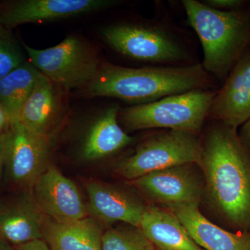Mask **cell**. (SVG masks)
Returning <instances> with one entry per match:
<instances>
[{
	"label": "cell",
	"mask_w": 250,
	"mask_h": 250,
	"mask_svg": "<svg viewBox=\"0 0 250 250\" xmlns=\"http://www.w3.org/2000/svg\"><path fill=\"white\" fill-rule=\"evenodd\" d=\"M198 166L213 209L236 232H250V154L236 129L220 122L212 126Z\"/></svg>",
	"instance_id": "1"
},
{
	"label": "cell",
	"mask_w": 250,
	"mask_h": 250,
	"mask_svg": "<svg viewBox=\"0 0 250 250\" xmlns=\"http://www.w3.org/2000/svg\"><path fill=\"white\" fill-rule=\"evenodd\" d=\"M211 75L202 64L183 66L132 68L105 63L85 92L90 97H108L137 104L152 103L170 95L207 90Z\"/></svg>",
	"instance_id": "2"
},
{
	"label": "cell",
	"mask_w": 250,
	"mask_h": 250,
	"mask_svg": "<svg viewBox=\"0 0 250 250\" xmlns=\"http://www.w3.org/2000/svg\"><path fill=\"white\" fill-rule=\"evenodd\" d=\"M182 4L201 42L206 71L219 80H226L249 45L250 15L218 11L196 0H184Z\"/></svg>",
	"instance_id": "3"
},
{
	"label": "cell",
	"mask_w": 250,
	"mask_h": 250,
	"mask_svg": "<svg viewBox=\"0 0 250 250\" xmlns=\"http://www.w3.org/2000/svg\"><path fill=\"white\" fill-rule=\"evenodd\" d=\"M216 93L196 90L125 108L118 113L128 129L164 128L197 134L208 116Z\"/></svg>",
	"instance_id": "4"
},
{
	"label": "cell",
	"mask_w": 250,
	"mask_h": 250,
	"mask_svg": "<svg viewBox=\"0 0 250 250\" xmlns=\"http://www.w3.org/2000/svg\"><path fill=\"white\" fill-rule=\"evenodd\" d=\"M201 154L202 141L197 134L169 130L140 144L132 155L118 164L116 170L121 177L134 181L174 166L199 165Z\"/></svg>",
	"instance_id": "5"
},
{
	"label": "cell",
	"mask_w": 250,
	"mask_h": 250,
	"mask_svg": "<svg viewBox=\"0 0 250 250\" xmlns=\"http://www.w3.org/2000/svg\"><path fill=\"white\" fill-rule=\"evenodd\" d=\"M105 42L128 58L152 64L180 63L187 52L175 36L158 24L122 23L101 31Z\"/></svg>",
	"instance_id": "6"
},
{
	"label": "cell",
	"mask_w": 250,
	"mask_h": 250,
	"mask_svg": "<svg viewBox=\"0 0 250 250\" xmlns=\"http://www.w3.org/2000/svg\"><path fill=\"white\" fill-rule=\"evenodd\" d=\"M28 61L56 84L66 89L85 88L96 76L100 65L96 54L76 36L44 49L23 43Z\"/></svg>",
	"instance_id": "7"
},
{
	"label": "cell",
	"mask_w": 250,
	"mask_h": 250,
	"mask_svg": "<svg viewBox=\"0 0 250 250\" xmlns=\"http://www.w3.org/2000/svg\"><path fill=\"white\" fill-rule=\"evenodd\" d=\"M49 137L37 134L18 121L4 132V170L10 183L31 190L49 166Z\"/></svg>",
	"instance_id": "8"
},
{
	"label": "cell",
	"mask_w": 250,
	"mask_h": 250,
	"mask_svg": "<svg viewBox=\"0 0 250 250\" xmlns=\"http://www.w3.org/2000/svg\"><path fill=\"white\" fill-rule=\"evenodd\" d=\"M195 164L174 166L151 172L133 181L140 191L167 207L198 205L205 192L203 179Z\"/></svg>",
	"instance_id": "9"
},
{
	"label": "cell",
	"mask_w": 250,
	"mask_h": 250,
	"mask_svg": "<svg viewBox=\"0 0 250 250\" xmlns=\"http://www.w3.org/2000/svg\"><path fill=\"white\" fill-rule=\"evenodd\" d=\"M112 0H18L0 4V23L8 29L76 17L106 9Z\"/></svg>",
	"instance_id": "10"
},
{
	"label": "cell",
	"mask_w": 250,
	"mask_h": 250,
	"mask_svg": "<svg viewBox=\"0 0 250 250\" xmlns=\"http://www.w3.org/2000/svg\"><path fill=\"white\" fill-rule=\"evenodd\" d=\"M38 207L46 217L60 223L88 217V207L75 183L49 165L31 189Z\"/></svg>",
	"instance_id": "11"
},
{
	"label": "cell",
	"mask_w": 250,
	"mask_h": 250,
	"mask_svg": "<svg viewBox=\"0 0 250 250\" xmlns=\"http://www.w3.org/2000/svg\"><path fill=\"white\" fill-rule=\"evenodd\" d=\"M208 116L235 129L250 118V50L241 56L215 94Z\"/></svg>",
	"instance_id": "12"
},
{
	"label": "cell",
	"mask_w": 250,
	"mask_h": 250,
	"mask_svg": "<svg viewBox=\"0 0 250 250\" xmlns=\"http://www.w3.org/2000/svg\"><path fill=\"white\" fill-rule=\"evenodd\" d=\"M45 218L31 190L0 198V239L16 246L42 238Z\"/></svg>",
	"instance_id": "13"
},
{
	"label": "cell",
	"mask_w": 250,
	"mask_h": 250,
	"mask_svg": "<svg viewBox=\"0 0 250 250\" xmlns=\"http://www.w3.org/2000/svg\"><path fill=\"white\" fill-rule=\"evenodd\" d=\"M88 213L105 223L122 222L139 228L146 206L134 194L120 188L90 182L87 184Z\"/></svg>",
	"instance_id": "14"
},
{
	"label": "cell",
	"mask_w": 250,
	"mask_h": 250,
	"mask_svg": "<svg viewBox=\"0 0 250 250\" xmlns=\"http://www.w3.org/2000/svg\"><path fill=\"white\" fill-rule=\"evenodd\" d=\"M194 241L205 250H250V232H231L205 218L198 205L168 207Z\"/></svg>",
	"instance_id": "15"
},
{
	"label": "cell",
	"mask_w": 250,
	"mask_h": 250,
	"mask_svg": "<svg viewBox=\"0 0 250 250\" xmlns=\"http://www.w3.org/2000/svg\"><path fill=\"white\" fill-rule=\"evenodd\" d=\"M119 108L110 106L95 118L87 131L80 148L83 160H100L115 154L134 141L118 121Z\"/></svg>",
	"instance_id": "16"
},
{
	"label": "cell",
	"mask_w": 250,
	"mask_h": 250,
	"mask_svg": "<svg viewBox=\"0 0 250 250\" xmlns=\"http://www.w3.org/2000/svg\"><path fill=\"white\" fill-rule=\"evenodd\" d=\"M139 228L156 250H205L169 210L148 206Z\"/></svg>",
	"instance_id": "17"
},
{
	"label": "cell",
	"mask_w": 250,
	"mask_h": 250,
	"mask_svg": "<svg viewBox=\"0 0 250 250\" xmlns=\"http://www.w3.org/2000/svg\"><path fill=\"white\" fill-rule=\"evenodd\" d=\"M104 233L98 222L89 216L70 223L46 217L42 238L52 250H102Z\"/></svg>",
	"instance_id": "18"
},
{
	"label": "cell",
	"mask_w": 250,
	"mask_h": 250,
	"mask_svg": "<svg viewBox=\"0 0 250 250\" xmlns=\"http://www.w3.org/2000/svg\"><path fill=\"white\" fill-rule=\"evenodd\" d=\"M54 85L40 72L17 120L31 131L48 137L60 116V102Z\"/></svg>",
	"instance_id": "19"
},
{
	"label": "cell",
	"mask_w": 250,
	"mask_h": 250,
	"mask_svg": "<svg viewBox=\"0 0 250 250\" xmlns=\"http://www.w3.org/2000/svg\"><path fill=\"white\" fill-rule=\"evenodd\" d=\"M39 74L27 61L0 79V105L7 113L10 123L17 121Z\"/></svg>",
	"instance_id": "20"
},
{
	"label": "cell",
	"mask_w": 250,
	"mask_h": 250,
	"mask_svg": "<svg viewBox=\"0 0 250 250\" xmlns=\"http://www.w3.org/2000/svg\"><path fill=\"white\" fill-rule=\"evenodd\" d=\"M139 228H112L104 233L102 250H155Z\"/></svg>",
	"instance_id": "21"
},
{
	"label": "cell",
	"mask_w": 250,
	"mask_h": 250,
	"mask_svg": "<svg viewBox=\"0 0 250 250\" xmlns=\"http://www.w3.org/2000/svg\"><path fill=\"white\" fill-rule=\"evenodd\" d=\"M26 54L12 30L0 23V79L27 62Z\"/></svg>",
	"instance_id": "22"
},
{
	"label": "cell",
	"mask_w": 250,
	"mask_h": 250,
	"mask_svg": "<svg viewBox=\"0 0 250 250\" xmlns=\"http://www.w3.org/2000/svg\"><path fill=\"white\" fill-rule=\"evenodd\" d=\"M204 4L212 9L221 11H239L240 8L245 4L241 0H207Z\"/></svg>",
	"instance_id": "23"
},
{
	"label": "cell",
	"mask_w": 250,
	"mask_h": 250,
	"mask_svg": "<svg viewBox=\"0 0 250 250\" xmlns=\"http://www.w3.org/2000/svg\"><path fill=\"white\" fill-rule=\"evenodd\" d=\"M14 248L16 250H52L43 238L32 240Z\"/></svg>",
	"instance_id": "24"
},
{
	"label": "cell",
	"mask_w": 250,
	"mask_h": 250,
	"mask_svg": "<svg viewBox=\"0 0 250 250\" xmlns=\"http://www.w3.org/2000/svg\"><path fill=\"white\" fill-rule=\"evenodd\" d=\"M238 135L243 146L250 154V118L243 125Z\"/></svg>",
	"instance_id": "25"
},
{
	"label": "cell",
	"mask_w": 250,
	"mask_h": 250,
	"mask_svg": "<svg viewBox=\"0 0 250 250\" xmlns=\"http://www.w3.org/2000/svg\"><path fill=\"white\" fill-rule=\"evenodd\" d=\"M10 124V119L7 113L0 105V135L3 134Z\"/></svg>",
	"instance_id": "26"
},
{
	"label": "cell",
	"mask_w": 250,
	"mask_h": 250,
	"mask_svg": "<svg viewBox=\"0 0 250 250\" xmlns=\"http://www.w3.org/2000/svg\"><path fill=\"white\" fill-rule=\"evenodd\" d=\"M4 170V133L0 135V179Z\"/></svg>",
	"instance_id": "27"
},
{
	"label": "cell",
	"mask_w": 250,
	"mask_h": 250,
	"mask_svg": "<svg viewBox=\"0 0 250 250\" xmlns=\"http://www.w3.org/2000/svg\"><path fill=\"white\" fill-rule=\"evenodd\" d=\"M0 250H16L14 246H11L4 240L0 239Z\"/></svg>",
	"instance_id": "28"
},
{
	"label": "cell",
	"mask_w": 250,
	"mask_h": 250,
	"mask_svg": "<svg viewBox=\"0 0 250 250\" xmlns=\"http://www.w3.org/2000/svg\"><path fill=\"white\" fill-rule=\"evenodd\" d=\"M0 4H1V3H0Z\"/></svg>",
	"instance_id": "29"
},
{
	"label": "cell",
	"mask_w": 250,
	"mask_h": 250,
	"mask_svg": "<svg viewBox=\"0 0 250 250\" xmlns=\"http://www.w3.org/2000/svg\"></svg>",
	"instance_id": "30"
}]
</instances>
